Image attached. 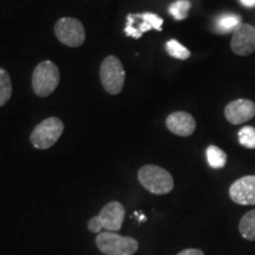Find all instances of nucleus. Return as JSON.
Returning a JSON list of instances; mask_svg holds the SVG:
<instances>
[{"label":"nucleus","instance_id":"22","mask_svg":"<svg viewBox=\"0 0 255 255\" xmlns=\"http://www.w3.org/2000/svg\"><path fill=\"white\" fill-rule=\"evenodd\" d=\"M144 220H145L144 215H141V216H139V221H144Z\"/></svg>","mask_w":255,"mask_h":255},{"label":"nucleus","instance_id":"19","mask_svg":"<svg viewBox=\"0 0 255 255\" xmlns=\"http://www.w3.org/2000/svg\"><path fill=\"white\" fill-rule=\"evenodd\" d=\"M239 143L247 149H255V128L244 127L238 133Z\"/></svg>","mask_w":255,"mask_h":255},{"label":"nucleus","instance_id":"21","mask_svg":"<svg viewBox=\"0 0 255 255\" xmlns=\"http://www.w3.org/2000/svg\"><path fill=\"white\" fill-rule=\"evenodd\" d=\"M240 2L246 7H254L255 0H240Z\"/></svg>","mask_w":255,"mask_h":255},{"label":"nucleus","instance_id":"2","mask_svg":"<svg viewBox=\"0 0 255 255\" xmlns=\"http://www.w3.org/2000/svg\"><path fill=\"white\" fill-rule=\"evenodd\" d=\"M124 216H126V209L122 203L113 201L105 205L97 216L89 220L88 229L97 234H100L103 228L108 232H117L122 228Z\"/></svg>","mask_w":255,"mask_h":255},{"label":"nucleus","instance_id":"20","mask_svg":"<svg viewBox=\"0 0 255 255\" xmlns=\"http://www.w3.org/2000/svg\"><path fill=\"white\" fill-rule=\"evenodd\" d=\"M176 255H205L201 250H196V248H188V250H184Z\"/></svg>","mask_w":255,"mask_h":255},{"label":"nucleus","instance_id":"13","mask_svg":"<svg viewBox=\"0 0 255 255\" xmlns=\"http://www.w3.org/2000/svg\"><path fill=\"white\" fill-rule=\"evenodd\" d=\"M241 237L248 241H255V209L246 213L239 223Z\"/></svg>","mask_w":255,"mask_h":255},{"label":"nucleus","instance_id":"7","mask_svg":"<svg viewBox=\"0 0 255 255\" xmlns=\"http://www.w3.org/2000/svg\"><path fill=\"white\" fill-rule=\"evenodd\" d=\"M56 36L60 43L70 47H78L85 41V30L77 18H60L55 25Z\"/></svg>","mask_w":255,"mask_h":255},{"label":"nucleus","instance_id":"8","mask_svg":"<svg viewBox=\"0 0 255 255\" xmlns=\"http://www.w3.org/2000/svg\"><path fill=\"white\" fill-rule=\"evenodd\" d=\"M231 49L237 56L246 57L255 52V28L250 24H240L233 31Z\"/></svg>","mask_w":255,"mask_h":255},{"label":"nucleus","instance_id":"5","mask_svg":"<svg viewBox=\"0 0 255 255\" xmlns=\"http://www.w3.org/2000/svg\"><path fill=\"white\" fill-rule=\"evenodd\" d=\"M64 131V123L58 117H49L34 128L30 136L31 144L36 149L46 150L56 144Z\"/></svg>","mask_w":255,"mask_h":255},{"label":"nucleus","instance_id":"14","mask_svg":"<svg viewBox=\"0 0 255 255\" xmlns=\"http://www.w3.org/2000/svg\"><path fill=\"white\" fill-rule=\"evenodd\" d=\"M206 156L208 164L213 169H221L227 163V154L216 145H209L206 150Z\"/></svg>","mask_w":255,"mask_h":255},{"label":"nucleus","instance_id":"12","mask_svg":"<svg viewBox=\"0 0 255 255\" xmlns=\"http://www.w3.org/2000/svg\"><path fill=\"white\" fill-rule=\"evenodd\" d=\"M136 18L141 19L142 23L138 25V27H133L131 24L128 23L126 26V33L127 36L133 37L136 39L142 37V34L144 32L155 28V30L161 31L162 30V24H163V19L159 18L157 14L154 13H142V14H136Z\"/></svg>","mask_w":255,"mask_h":255},{"label":"nucleus","instance_id":"17","mask_svg":"<svg viewBox=\"0 0 255 255\" xmlns=\"http://www.w3.org/2000/svg\"><path fill=\"white\" fill-rule=\"evenodd\" d=\"M165 49H167V52L169 53V56L174 57V58L176 59L186 60L190 57V51L175 39L169 40L167 45H165Z\"/></svg>","mask_w":255,"mask_h":255},{"label":"nucleus","instance_id":"10","mask_svg":"<svg viewBox=\"0 0 255 255\" xmlns=\"http://www.w3.org/2000/svg\"><path fill=\"white\" fill-rule=\"evenodd\" d=\"M255 116V103L246 98L232 101L225 108V117L229 123L240 126Z\"/></svg>","mask_w":255,"mask_h":255},{"label":"nucleus","instance_id":"11","mask_svg":"<svg viewBox=\"0 0 255 255\" xmlns=\"http://www.w3.org/2000/svg\"><path fill=\"white\" fill-rule=\"evenodd\" d=\"M165 126L175 135L188 137L193 135L196 129V121L189 113L186 111H175L165 120Z\"/></svg>","mask_w":255,"mask_h":255},{"label":"nucleus","instance_id":"9","mask_svg":"<svg viewBox=\"0 0 255 255\" xmlns=\"http://www.w3.org/2000/svg\"><path fill=\"white\" fill-rule=\"evenodd\" d=\"M233 202L241 206L255 205V175H247L235 181L229 188Z\"/></svg>","mask_w":255,"mask_h":255},{"label":"nucleus","instance_id":"1","mask_svg":"<svg viewBox=\"0 0 255 255\" xmlns=\"http://www.w3.org/2000/svg\"><path fill=\"white\" fill-rule=\"evenodd\" d=\"M138 181L155 195H165L174 189V178L168 170L154 164H148L138 170Z\"/></svg>","mask_w":255,"mask_h":255},{"label":"nucleus","instance_id":"16","mask_svg":"<svg viewBox=\"0 0 255 255\" xmlns=\"http://www.w3.org/2000/svg\"><path fill=\"white\" fill-rule=\"evenodd\" d=\"M240 25V17L234 14H223L216 19V30L219 32L234 31Z\"/></svg>","mask_w":255,"mask_h":255},{"label":"nucleus","instance_id":"18","mask_svg":"<svg viewBox=\"0 0 255 255\" xmlns=\"http://www.w3.org/2000/svg\"><path fill=\"white\" fill-rule=\"evenodd\" d=\"M190 6V1H188V0H177L174 4L170 5L169 12L176 20H183V19L187 18Z\"/></svg>","mask_w":255,"mask_h":255},{"label":"nucleus","instance_id":"6","mask_svg":"<svg viewBox=\"0 0 255 255\" xmlns=\"http://www.w3.org/2000/svg\"><path fill=\"white\" fill-rule=\"evenodd\" d=\"M101 82L104 90L110 95H119L126 82L123 64L115 56H108L101 64Z\"/></svg>","mask_w":255,"mask_h":255},{"label":"nucleus","instance_id":"4","mask_svg":"<svg viewBox=\"0 0 255 255\" xmlns=\"http://www.w3.org/2000/svg\"><path fill=\"white\" fill-rule=\"evenodd\" d=\"M98 250L105 255H132L138 250V241L114 232H101L96 238Z\"/></svg>","mask_w":255,"mask_h":255},{"label":"nucleus","instance_id":"3","mask_svg":"<svg viewBox=\"0 0 255 255\" xmlns=\"http://www.w3.org/2000/svg\"><path fill=\"white\" fill-rule=\"evenodd\" d=\"M59 81V69L53 62L45 60L38 64L32 73V89L39 97H47L56 90Z\"/></svg>","mask_w":255,"mask_h":255},{"label":"nucleus","instance_id":"15","mask_svg":"<svg viewBox=\"0 0 255 255\" xmlns=\"http://www.w3.org/2000/svg\"><path fill=\"white\" fill-rule=\"evenodd\" d=\"M12 96V81L8 72L0 68V107L5 105L11 100Z\"/></svg>","mask_w":255,"mask_h":255}]
</instances>
